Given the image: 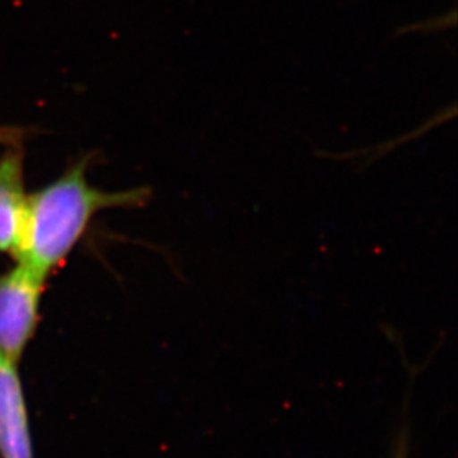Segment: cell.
Instances as JSON below:
<instances>
[{
	"label": "cell",
	"instance_id": "2",
	"mask_svg": "<svg viewBox=\"0 0 458 458\" xmlns=\"http://www.w3.org/2000/svg\"><path fill=\"white\" fill-rule=\"evenodd\" d=\"M45 282L21 263L0 275V351L17 365L38 328Z\"/></svg>",
	"mask_w": 458,
	"mask_h": 458
},
{
	"label": "cell",
	"instance_id": "3",
	"mask_svg": "<svg viewBox=\"0 0 458 458\" xmlns=\"http://www.w3.org/2000/svg\"><path fill=\"white\" fill-rule=\"evenodd\" d=\"M0 458H35L17 363L0 351Z\"/></svg>",
	"mask_w": 458,
	"mask_h": 458
},
{
	"label": "cell",
	"instance_id": "1",
	"mask_svg": "<svg viewBox=\"0 0 458 458\" xmlns=\"http://www.w3.org/2000/svg\"><path fill=\"white\" fill-rule=\"evenodd\" d=\"M87 168V160H81L27 199L26 221L15 259L44 279L64 264L98 212L141 207L150 198L146 187L100 191L88 182Z\"/></svg>",
	"mask_w": 458,
	"mask_h": 458
},
{
	"label": "cell",
	"instance_id": "5",
	"mask_svg": "<svg viewBox=\"0 0 458 458\" xmlns=\"http://www.w3.org/2000/svg\"><path fill=\"white\" fill-rule=\"evenodd\" d=\"M27 131L22 128H15V126H0V146L6 148H20Z\"/></svg>",
	"mask_w": 458,
	"mask_h": 458
},
{
	"label": "cell",
	"instance_id": "4",
	"mask_svg": "<svg viewBox=\"0 0 458 458\" xmlns=\"http://www.w3.org/2000/svg\"><path fill=\"white\" fill-rule=\"evenodd\" d=\"M24 155L20 148H8L0 157V252L17 257L26 221Z\"/></svg>",
	"mask_w": 458,
	"mask_h": 458
}]
</instances>
